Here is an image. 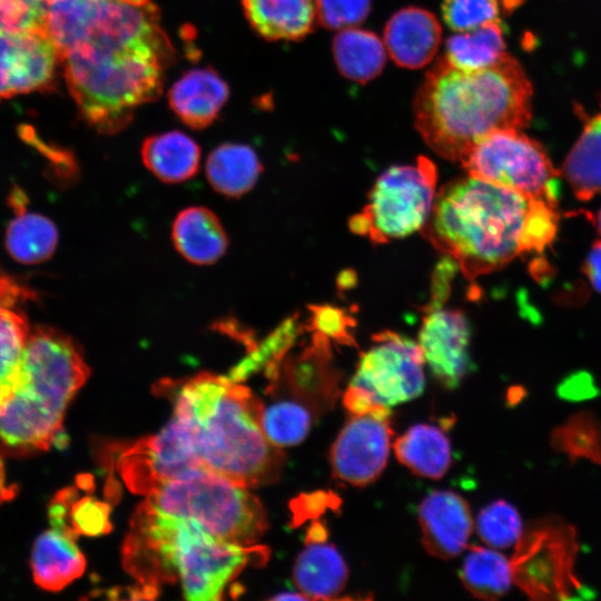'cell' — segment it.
<instances>
[{
    "mask_svg": "<svg viewBox=\"0 0 601 601\" xmlns=\"http://www.w3.org/2000/svg\"><path fill=\"white\" fill-rule=\"evenodd\" d=\"M170 52L150 2L90 0L59 60L85 119L100 132L115 134L139 106L159 96Z\"/></svg>",
    "mask_w": 601,
    "mask_h": 601,
    "instance_id": "obj_1",
    "label": "cell"
},
{
    "mask_svg": "<svg viewBox=\"0 0 601 601\" xmlns=\"http://www.w3.org/2000/svg\"><path fill=\"white\" fill-rule=\"evenodd\" d=\"M558 224L555 207L469 175L440 189L422 235L474 280L522 254L542 252Z\"/></svg>",
    "mask_w": 601,
    "mask_h": 601,
    "instance_id": "obj_2",
    "label": "cell"
},
{
    "mask_svg": "<svg viewBox=\"0 0 601 601\" xmlns=\"http://www.w3.org/2000/svg\"><path fill=\"white\" fill-rule=\"evenodd\" d=\"M532 85L505 52L494 63L463 70L441 57L414 97V125L439 156L460 161L487 134L523 129L532 116Z\"/></svg>",
    "mask_w": 601,
    "mask_h": 601,
    "instance_id": "obj_3",
    "label": "cell"
},
{
    "mask_svg": "<svg viewBox=\"0 0 601 601\" xmlns=\"http://www.w3.org/2000/svg\"><path fill=\"white\" fill-rule=\"evenodd\" d=\"M122 556L142 593L178 580L187 600L211 601L221 599L226 587L248 564L264 562L268 551L223 540L194 521L142 502L130 521Z\"/></svg>",
    "mask_w": 601,
    "mask_h": 601,
    "instance_id": "obj_4",
    "label": "cell"
},
{
    "mask_svg": "<svg viewBox=\"0 0 601 601\" xmlns=\"http://www.w3.org/2000/svg\"><path fill=\"white\" fill-rule=\"evenodd\" d=\"M263 406L230 377L199 373L177 390L174 416L205 467L253 487L277 481L284 463L280 447L263 430Z\"/></svg>",
    "mask_w": 601,
    "mask_h": 601,
    "instance_id": "obj_5",
    "label": "cell"
},
{
    "mask_svg": "<svg viewBox=\"0 0 601 601\" xmlns=\"http://www.w3.org/2000/svg\"><path fill=\"white\" fill-rule=\"evenodd\" d=\"M89 373L71 336L49 325L32 326L16 388L0 406V447L19 455L48 450L62 433L67 407Z\"/></svg>",
    "mask_w": 601,
    "mask_h": 601,
    "instance_id": "obj_6",
    "label": "cell"
},
{
    "mask_svg": "<svg viewBox=\"0 0 601 601\" xmlns=\"http://www.w3.org/2000/svg\"><path fill=\"white\" fill-rule=\"evenodd\" d=\"M146 495L148 506L194 521L229 542L256 544L268 528L264 506L248 487L205 466L162 482Z\"/></svg>",
    "mask_w": 601,
    "mask_h": 601,
    "instance_id": "obj_7",
    "label": "cell"
},
{
    "mask_svg": "<svg viewBox=\"0 0 601 601\" xmlns=\"http://www.w3.org/2000/svg\"><path fill=\"white\" fill-rule=\"evenodd\" d=\"M436 181L435 165L423 156L415 164L390 167L375 181L364 209L349 220L352 231L384 244L422 229L434 204Z\"/></svg>",
    "mask_w": 601,
    "mask_h": 601,
    "instance_id": "obj_8",
    "label": "cell"
},
{
    "mask_svg": "<svg viewBox=\"0 0 601 601\" xmlns=\"http://www.w3.org/2000/svg\"><path fill=\"white\" fill-rule=\"evenodd\" d=\"M460 164L470 176L556 208L561 171L554 168L544 147L521 129H499L487 134Z\"/></svg>",
    "mask_w": 601,
    "mask_h": 601,
    "instance_id": "obj_9",
    "label": "cell"
},
{
    "mask_svg": "<svg viewBox=\"0 0 601 601\" xmlns=\"http://www.w3.org/2000/svg\"><path fill=\"white\" fill-rule=\"evenodd\" d=\"M578 551L572 526L555 519L539 522L523 533L511 561L513 582L531 599L584 597L574 572Z\"/></svg>",
    "mask_w": 601,
    "mask_h": 601,
    "instance_id": "obj_10",
    "label": "cell"
},
{
    "mask_svg": "<svg viewBox=\"0 0 601 601\" xmlns=\"http://www.w3.org/2000/svg\"><path fill=\"white\" fill-rule=\"evenodd\" d=\"M373 339V346L362 354L349 385L364 390L385 407L421 395L425 362L418 343L391 331L377 333Z\"/></svg>",
    "mask_w": 601,
    "mask_h": 601,
    "instance_id": "obj_11",
    "label": "cell"
},
{
    "mask_svg": "<svg viewBox=\"0 0 601 601\" xmlns=\"http://www.w3.org/2000/svg\"><path fill=\"white\" fill-rule=\"evenodd\" d=\"M393 434L388 407L351 414L331 450L334 476L354 486L374 482L387 463Z\"/></svg>",
    "mask_w": 601,
    "mask_h": 601,
    "instance_id": "obj_12",
    "label": "cell"
},
{
    "mask_svg": "<svg viewBox=\"0 0 601 601\" xmlns=\"http://www.w3.org/2000/svg\"><path fill=\"white\" fill-rule=\"evenodd\" d=\"M199 466L190 435L173 415L156 435L137 442L121 456L119 471L134 492L147 494L157 485Z\"/></svg>",
    "mask_w": 601,
    "mask_h": 601,
    "instance_id": "obj_13",
    "label": "cell"
},
{
    "mask_svg": "<svg viewBox=\"0 0 601 601\" xmlns=\"http://www.w3.org/2000/svg\"><path fill=\"white\" fill-rule=\"evenodd\" d=\"M58 60L46 29L0 32V99L50 85Z\"/></svg>",
    "mask_w": 601,
    "mask_h": 601,
    "instance_id": "obj_14",
    "label": "cell"
},
{
    "mask_svg": "<svg viewBox=\"0 0 601 601\" xmlns=\"http://www.w3.org/2000/svg\"><path fill=\"white\" fill-rule=\"evenodd\" d=\"M418 345L433 376L447 388H455L471 367L470 325L459 309H425Z\"/></svg>",
    "mask_w": 601,
    "mask_h": 601,
    "instance_id": "obj_15",
    "label": "cell"
},
{
    "mask_svg": "<svg viewBox=\"0 0 601 601\" xmlns=\"http://www.w3.org/2000/svg\"><path fill=\"white\" fill-rule=\"evenodd\" d=\"M269 376L315 415L323 413L338 393L339 378L332 364L329 337L314 332L312 345L299 355L285 359L283 356Z\"/></svg>",
    "mask_w": 601,
    "mask_h": 601,
    "instance_id": "obj_16",
    "label": "cell"
},
{
    "mask_svg": "<svg viewBox=\"0 0 601 601\" xmlns=\"http://www.w3.org/2000/svg\"><path fill=\"white\" fill-rule=\"evenodd\" d=\"M418 522L425 550L440 559L461 554L473 531L467 502L447 490L434 491L422 501Z\"/></svg>",
    "mask_w": 601,
    "mask_h": 601,
    "instance_id": "obj_17",
    "label": "cell"
},
{
    "mask_svg": "<svg viewBox=\"0 0 601 601\" xmlns=\"http://www.w3.org/2000/svg\"><path fill=\"white\" fill-rule=\"evenodd\" d=\"M33 293L9 276H0V406L13 393L31 325L26 306Z\"/></svg>",
    "mask_w": 601,
    "mask_h": 601,
    "instance_id": "obj_18",
    "label": "cell"
},
{
    "mask_svg": "<svg viewBox=\"0 0 601 601\" xmlns=\"http://www.w3.org/2000/svg\"><path fill=\"white\" fill-rule=\"evenodd\" d=\"M442 37L437 18L426 9L406 7L386 22L383 42L388 57L400 67L420 69L436 55Z\"/></svg>",
    "mask_w": 601,
    "mask_h": 601,
    "instance_id": "obj_19",
    "label": "cell"
},
{
    "mask_svg": "<svg viewBox=\"0 0 601 601\" xmlns=\"http://www.w3.org/2000/svg\"><path fill=\"white\" fill-rule=\"evenodd\" d=\"M86 559L67 533L50 529L35 541L31 552V571L35 583L41 589L57 592L80 578Z\"/></svg>",
    "mask_w": 601,
    "mask_h": 601,
    "instance_id": "obj_20",
    "label": "cell"
},
{
    "mask_svg": "<svg viewBox=\"0 0 601 601\" xmlns=\"http://www.w3.org/2000/svg\"><path fill=\"white\" fill-rule=\"evenodd\" d=\"M228 97L226 82L211 69H193L169 91V104L189 127L201 129L210 125Z\"/></svg>",
    "mask_w": 601,
    "mask_h": 601,
    "instance_id": "obj_21",
    "label": "cell"
},
{
    "mask_svg": "<svg viewBox=\"0 0 601 601\" xmlns=\"http://www.w3.org/2000/svg\"><path fill=\"white\" fill-rule=\"evenodd\" d=\"M252 27L268 40H299L317 23V0H243Z\"/></svg>",
    "mask_w": 601,
    "mask_h": 601,
    "instance_id": "obj_22",
    "label": "cell"
},
{
    "mask_svg": "<svg viewBox=\"0 0 601 601\" xmlns=\"http://www.w3.org/2000/svg\"><path fill=\"white\" fill-rule=\"evenodd\" d=\"M325 541H307L294 564V583L306 599H334L347 582L344 559L333 544Z\"/></svg>",
    "mask_w": 601,
    "mask_h": 601,
    "instance_id": "obj_23",
    "label": "cell"
},
{
    "mask_svg": "<svg viewBox=\"0 0 601 601\" xmlns=\"http://www.w3.org/2000/svg\"><path fill=\"white\" fill-rule=\"evenodd\" d=\"M173 240L183 257L197 265L217 262L228 246L219 218L201 206L186 208L177 215L173 225Z\"/></svg>",
    "mask_w": 601,
    "mask_h": 601,
    "instance_id": "obj_24",
    "label": "cell"
},
{
    "mask_svg": "<svg viewBox=\"0 0 601 601\" xmlns=\"http://www.w3.org/2000/svg\"><path fill=\"white\" fill-rule=\"evenodd\" d=\"M393 449L397 460L422 477H443L452 462L449 437L431 424L413 425L394 442Z\"/></svg>",
    "mask_w": 601,
    "mask_h": 601,
    "instance_id": "obj_25",
    "label": "cell"
},
{
    "mask_svg": "<svg viewBox=\"0 0 601 601\" xmlns=\"http://www.w3.org/2000/svg\"><path fill=\"white\" fill-rule=\"evenodd\" d=\"M581 135L566 155L561 176L579 200L601 195V112L583 116Z\"/></svg>",
    "mask_w": 601,
    "mask_h": 601,
    "instance_id": "obj_26",
    "label": "cell"
},
{
    "mask_svg": "<svg viewBox=\"0 0 601 601\" xmlns=\"http://www.w3.org/2000/svg\"><path fill=\"white\" fill-rule=\"evenodd\" d=\"M145 166L161 181L181 183L198 170L200 150L186 134L168 131L147 138L141 147Z\"/></svg>",
    "mask_w": 601,
    "mask_h": 601,
    "instance_id": "obj_27",
    "label": "cell"
},
{
    "mask_svg": "<svg viewBox=\"0 0 601 601\" xmlns=\"http://www.w3.org/2000/svg\"><path fill=\"white\" fill-rule=\"evenodd\" d=\"M332 50L341 75L361 83L382 72L387 53L383 39L357 27L339 30L333 39Z\"/></svg>",
    "mask_w": 601,
    "mask_h": 601,
    "instance_id": "obj_28",
    "label": "cell"
},
{
    "mask_svg": "<svg viewBox=\"0 0 601 601\" xmlns=\"http://www.w3.org/2000/svg\"><path fill=\"white\" fill-rule=\"evenodd\" d=\"M255 151L245 145L225 144L209 155L206 175L213 188L228 197L249 191L262 173Z\"/></svg>",
    "mask_w": 601,
    "mask_h": 601,
    "instance_id": "obj_29",
    "label": "cell"
},
{
    "mask_svg": "<svg viewBox=\"0 0 601 601\" xmlns=\"http://www.w3.org/2000/svg\"><path fill=\"white\" fill-rule=\"evenodd\" d=\"M58 230L46 216L37 213L17 211L6 229L4 246L10 257L23 265L48 260L56 250Z\"/></svg>",
    "mask_w": 601,
    "mask_h": 601,
    "instance_id": "obj_30",
    "label": "cell"
},
{
    "mask_svg": "<svg viewBox=\"0 0 601 601\" xmlns=\"http://www.w3.org/2000/svg\"><path fill=\"white\" fill-rule=\"evenodd\" d=\"M505 52L504 28L497 20L449 37L443 57L456 68L476 70L494 63Z\"/></svg>",
    "mask_w": 601,
    "mask_h": 601,
    "instance_id": "obj_31",
    "label": "cell"
},
{
    "mask_svg": "<svg viewBox=\"0 0 601 601\" xmlns=\"http://www.w3.org/2000/svg\"><path fill=\"white\" fill-rule=\"evenodd\" d=\"M461 580L474 597L495 600L513 583L511 561L493 549L472 546L463 561Z\"/></svg>",
    "mask_w": 601,
    "mask_h": 601,
    "instance_id": "obj_32",
    "label": "cell"
},
{
    "mask_svg": "<svg viewBox=\"0 0 601 601\" xmlns=\"http://www.w3.org/2000/svg\"><path fill=\"white\" fill-rule=\"evenodd\" d=\"M315 414L293 398L263 406L262 426L268 440L278 447L296 445L311 430Z\"/></svg>",
    "mask_w": 601,
    "mask_h": 601,
    "instance_id": "obj_33",
    "label": "cell"
},
{
    "mask_svg": "<svg viewBox=\"0 0 601 601\" xmlns=\"http://www.w3.org/2000/svg\"><path fill=\"white\" fill-rule=\"evenodd\" d=\"M476 530L487 545L496 549L515 545L523 534L516 509L503 500L495 501L481 510Z\"/></svg>",
    "mask_w": 601,
    "mask_h": 601,
    "instance_id": "obj_34",
    "label": "cell"
},
{
    "mask_svg": "<svg viewBox=\"0 0 601 601\" xmlns=\"http://www.w3.org/2000/svg\"><path fill=\"white\" fill-rule=\"evenodd\" d=\"M67 502V523L72 534L98 536L111 530L110 506L102 501L85 495L79 497L75 486L61 490Z\"/></svg>",
    "mask_w": 601,
    "mask_h": 601,
    "instance_id": "obj_35",
    "label": "cell"
},
{
    "mask_svg": "<svg viewBox=\"0 0 601 601\" xmlns=\"http://www.w3.org/2000/svg\"><path fill=\"white\" fill-rule=\"evenodd\" d=\"M556 446L572 456L601 462V425L589 415H577L558 430Z\"/></svg>",
    "mask_w": 601,
    "mask_h": 601,
    "instance_id": "obj_36",
    "label": "cell"
},
{
    "mask_svg": "<svg viewBox=\"0 0 601 601\" xmlns=\"http://www.w3.org/2000/svg\"><path fill=\"white\" fill-rule=\"evenodd\" d=\"M502 7L501 0H442L441 10L447 27L461 32L501 20Z\"/></svg>",
    "mask_w": 601,
    "mask_h": 601,
    "instance_id": "obj_37",
    "label": "cell"
},
{
    "mask_svg": "<svg viewBox=\"0 0 601 601\" xmlns=\"http://www.w3.org/2000/svg\"><path fill=\"white\" fill-rule=\"evenodd\" d=\"M371 0H317V23L329 30L357 27L371 12Z\"/></svg>",
    "mask_w": 601,
    "mask_h": 601,
    "instance_id": "obj_38",
    "label": "cell"
},
{
    "mask_svg": "<svg viewBox=\"0 0 601 601\" xmlns=\"http://www.w3.org/2000/svg\"><path fill=\"white\" fill-rule=\"evenodd\" d=\"M45 0H0V32L46 29Z\"/></svg>",
    "mask_w": 601,
    "mask_h": 601,
    "instance_id": "obj_39",
    "label": "cell"
},
{
    "mask_svg": "<svg viewBox=\"0 0 601 601\" xmlns=\"http://www.w3.org/2000/svg\"><path fill=\"white\" fill-rule=\"evenodd\" d=\"M311 317L308 329L318 332L344 345H355L349 328L355 325L353 319L341 308L328 305L309 307Z\"/></svg>",
    "mask_w": 601,
    "mask_h": 601,
    "instance_id": "obj_40",
    "label": "cell"
},
{
    "mask_svg": "<svg viewBox=\"0 0 601 601\" xmlns=\"http://www.w3.org/2000/svg\"><path fill=\"white\" fill-rule=\"evenodd\" d=\"M327 495L309 494L297 497L292 502L293 520L296 523H302L306 518L317 516L324 508V501Z\"/></svg>",
    "mask_w": 601,
    "mask_h": 601,
    "instance_id": "obj_41",
    "label": "cell"
},
{
    "mask_svg": "<svg viewBox=\"0 0 601 601\" xmlns=\"http://www.w3.org/2000/svg\"><path fill=\"white\" fill-rule=\"evenodd\" d=\"M583 273L589 278L592 287L601 294V240H597L588 253Z\"/></svg>",
    "mask_w": 601,
    "mask_h": 601,
    "instance_id": "obj_42",
    "label": "cell"
},
{
    "mask_svg": "<svg viewBox=\"0 0 601 601\" xmlns=\"http://www.w3.org/2000/svg\"><path fill=\"white\" fill-rule=\"evenodd\" d=\"M597 227H598V230L601 235V208L600 210L598 211V215H597Z\"/></svg>",
    "mask_w": 601,
    "mask_h": 601,
    "instance_id": "obj_43",
    "label": "cell"
},
{
    "mask_svg": "<svg viewBox=\"0 0 601 601\" xmlns=\"http://www.w3.org/2000/svg\"><path fill=\"white\" fill-rule=\"evenodd\" d=\"M125 1L136 3V4H144V3L149 2V0H125Z\"/></svg>",
    "mask_w": 601,
    "mask_h": 601,
    "instance_id": "obj_44",
    "label": "cell"
}]
</instances>
